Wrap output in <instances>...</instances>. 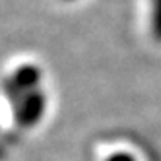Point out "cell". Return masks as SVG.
Masks as SVG:
<instances>
[{
    "instance_id": "6da1fadb",
    "label": "cell",
    "mask_w": 161,
    "mask_h": 161,
    "mask_svg": "<svg viewBox=\"0 0 161 161\" xmlns=\"http://www.w3.org/2000/svg\"><path fill=\"white\" fill-rule=\"evenodd\" d=\"M45 113V97L41 91H31L21 97V101L16 105V120L21 126H31L39 122V119Z\"/></svg>"
},
{
    "instance_id": "7a4b0ae2",
    "label": "cell",
    "mask_w": 161,
    "mask_h": 161,
    "mask_svg": "<svg viewBox=\"0 0 161 161\" xmlns=\"http://www.w3.org/2000/svg\"><path fill=\"white\" fill-rule=\"evenodd\" d=\"M12 80H14V84H16L19 89H29V87H35V86L39 84L41 72H39V68H37V66L25 64V66L18 68V70L14 72Z\"/></svg>"
},
{
    "instance_id": "3957f363",
    "label": "cell",
    "mask_w": 161,
    "mask_h": 161,
    "mask_svg": "<svg viewBox=\"0 0 161 161\" xmlns=\"http://www.w3.org/2000/svg\"><path fill=\"white\" fill-rule=\"evenodd\" d=\"M153 37L161 41V0H153V19H152Z\"/></svg>"
},
{
    "instance_id": "277c9868",
    "label": "cell",
    "mask_w": 161,
    "mask_h": 161,
    "mask_svg": "<svg viewBox=\"0 0 161 161\" xmlns=\"http://www.w3.org/2000/svg\"><path fill=\"white\" fill-rule=\"evenodd\" d=\"M109 161H134V159H132V155H128V153H117V155H113Z\"/></svg>"
}]
</instances>
